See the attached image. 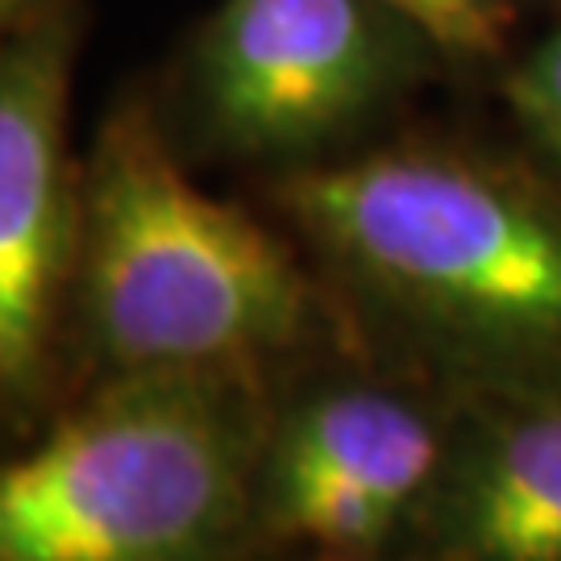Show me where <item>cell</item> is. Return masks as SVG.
I'll list each match as a JSON object with an SVG mask.
<instances>
[{
  "label": "cell",
  "mask_w": 561,
  "mask_h": 561,
  "mask_svg": "<svg viewBox=\"0 0 561 561\" xmlns=\"http://www.w3.org/2000/svg\"><path fill=\"white\" fill-rule=\"evenodd\" d=\"M271 370L83 379L0 445V561H208L254 549Z\"/></svg>",
  "instance_id": "cell-1"
},
{
  "label": "cell",
  "mask_w": 561,
  "mask_h": 561,
  "mask_svg": "<svg viewBox=\"0 0 561 561\" xmlns=\"http://www.w3.org/2000/svg\"><path fill=\"white\" fill-rule=\"evenodd\" d=\"M312 324L317 291L296 250L241 204L204 192L150 104H117L83 159L76 271L83 375L275 370Z\"/></svg>",
  "instance_id": "cell-2"
},
{
  "label": "cell",
  "mask_w": 561,
  "mask_h": 561,
  "mask_svg": "<svg viewBox=\"0 0 561 561\" xmlns=\"http://www.w3.org/2000/svg\"><path fill=\"white\" fill-rule=\"evenodd\" d=\"M287 221L341 279L445 354L528 379L561 366V213L449 150L296 167Z\"/></svg>",
  "instance_id": "cell-3"
},
{
  "label": "cell",
  "mask_w": 561,
  "mask_h": 561,
  "mask_svg": "<svg viewBox=\"0 0 561 561\" xmlns=\"http://www.w3.org/2000/svg\"><path fill=\"white\" fill-rule=\"evenodd\" d=\"M76 0L0 46V445L71 387L83 159L71 154Z\"/></svg>",
  "instance_id": "cell-4"
},
{
  "label": "cell",
  "mask_w": 561,
  "mask_h": 561,
  "mask_svg": "<svg viewBox=\"0 0 561 561\" xmlns=\"http://www.w3.org/2000/svg\"><path fill=\"white\" fill-rule=\"evenodd\" d=\"M379 0H221L183 62V104L229 159L296 162L391 92L400 50Z\"/></svg>",
  "instance_id": "cell-5"
},
{
  "label": "cell",
  "mask_w": 561,
  "mask_h": 561,
  "mask_svg": "<svg viewBox=\"0 0 561 561\" xmlns=\"http://www.w3.org/2000/svg\"><path fill=\"white\" fill-rule=\"evenodd\" d=\"M449 424L382 382H321L275 400L254 470V549L370 558L391 545L442 474Z\"/></svg>",
  "instance_id": "cell-6"
},
{
  "label": "cell",
  "mask_w": 561,
  "mask_h": 561,
  "mask_svg": "<svg viewBox=\"0 0 561 561\" xmlns=\"http://www.w3.org/2000/svg\"><path fill=\"white\" fill-rule=\"evenodd\" d=\"M416 524L437 558L561 561V382H503L449 424Z\"/></svg>",
  "instance_id": "cell-7"
},
{
  "label": "cell",
  "mask_w": 561,
  "mask_h": 561,
  "mask_svg": "<svg viewBox=\"0 0 561 561\" xmlns=\"http://www.w3.org/2000/svg\"><path fill=\"white\" fill-rule=\"evenodd\" d=\"M503 101L533 146L561 167V30L503 76Z\"/></svg>",
  "instance_id": "cell-8"
},
{
  "label": "cell",
  "mask_w": 561,
  "mask_h": 561,
  "mask_svg": "<svg viewBox=\"0 0 561 561\" xmlns=\"http://www.w3.org/2000/svg\"><path fill=\"white\" fill-rule=\"evenodd\" d=\"M379 4L449 55H491L500 42L503 0H379Z\"/></svg>",
  "instance_id": "cell-9"
},
{
  "label": "cell",
  "mask_w": 561,
  "mask_h": 561,
  "mask_svg": "<svg viewBox=\"0 0 561 561\" xmlns=\"http://www.w3.org/2000/svg\"><path fill=\"white\" fill-rule=\"evenodd\" d=\"M59 4H67V0H0V46L9 38H18L25 25H34Z\"/></svg>",
  "instance_id": "cell-10"
}]
</instances>
